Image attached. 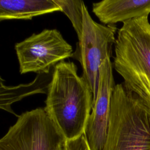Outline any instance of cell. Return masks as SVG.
I'll return each instance as SVG.
<instances>
[{"label":"cell","mask_w":150,"mask_h":150,"mask_svg":"<svg viewBox=\"0 0 150 150\" xmlns=\"http://www.w3.org/2000/svg\"><path fill=\"white\" fill-rule=\"evenodd\" d=\"M46 94L44 108L66 139L84 134L93 94L74 63L63 61L54 67Z\"/></svg>","instance_id":"6da1fadb"},{"label":"cell","mask_w":150,"mask_h":150,"mask_svg":"<svg viewBox=\"0 0 150 150\" xmlns=\"http://www.w3.org/2000/svg\"><path fill=\"white\" fill-rule=\"evenodd\" d=\"M113 66L124 86L150 108V22L148 16L123 23L115 43Z\"/></svg>","instance_id":"7a4b0ae2"},{"label":"cell","mask_w":150,"mask_h":150,"mask_svg":"<svg viewBox=\"0 0 150 150\" xmlns=\"http://www.w3.org/2000/svg\"><path fill=\"white\" fill-rule=\"evenodd\" d=\"M52 73L39 74L33 81L18 86H6L1 82V108L9 112L15 114L11 106L15 101L23 97L37 93H47Z\"/></svg>","instance_id":"30bf717a"},{"label":"cell","mask_w":150,"mask_h":150,"mask_svg":"<svg viewBox=\"0 0 150 150\" xmlns=\"http://www.w3.org/2000/svg\"><path fill=\"white\" fill-rule=\"evenodd\" d=\"M66 141L45 108H38L18 116L0 139V150H57Z\"/></svg>","instance_id":"277c9868"},{"label":"cell","mask_w":150,"mask_h":150,"mask_svg":"<svg viewBox=\"0 0 150 150\" xmlns=\"http://www.w3.org/2000/svg\"><path fill=\"white\" fill-rule=\"evenodd\" d=\"M65 150H91L85 134L71 140H66Z\"/></svg>","instance_id":"7c38bea8"},{"label":"cell","mask_w":150,"mask_h":150,"mask_svg":"<svg viewBox=\"0 0 150 150\" xmlns=\"http://www.w3.org/2000/svg\"><path fill=\"white\" fill-rule=\"evenodd\" d=\"M15 49L21 74L49 73L52 67L73 54L72 46L56 29L33 33L16 43Z\"/></svg>","instance_id":"8992f818"},{"label":"cell","mask_w":150,"mask_h":150,"mask_svg":"<svg viewBox=\"0 0 150 150\" xmlns=\"http://www.w3.org/2000/svg\"><path fill=\"white\" fill-rule=\"evenodd\" d=\"M64 145H63L61 146L60 147H59L57 150H65V149H64Z\"/></svg>","instance_id":"4fadbf2b"},{"label":"cell","mask_w":150,"mask_h":150,"mask_svg":"<svg viewBox=\"0 0 150 150\" xmlns=\"http://www.w3.org/2000/svg\"><path fill=\"white\" fill-rule=\"evenodd\" d=\"M116 30L115 25L105 26L94 21L84 4L82 34L72 57L81 64V77L93 93V104L98 91L100 69L105 59L112 57Z\"/></svg>","instance_id":"5b68a950"},{"label":"cell","mask_w":150,"mask_h":150,"mask_svg":"<svg viewBox=\"0 0 150 150\" xmlns=\"http://www.w3.org/2000/svg\"><path fill=\"white\" fill-rule=\"evenodd\" d=\"M103 150H150V108L124 83L112 93Z\"/></svg>","instance_id":"3957f363"},{"label":"cell","mask_w":150,"mask_h":150,"mask_svg":"<svg viewBox=\"0 0 150 150\" xmlns=\"http://www.w3.org/2000/svg\"><path fill=\"white\" fill-rule=\"evenodd\" d=\"M93 12L108 25L125 22L150 13V0H104L93 4Z\"/></svg>","instance_id":"ba28073f"},{"label":"cell","mask_w":150,"mask_h":150,"mask_svg":"<svg viewBox=\"0 0 150 150\" xmlns=\"http://www.w3.org/2000/svg\"><path fill=\"white\" fill-rule=\"evenodd\" d=\"M60 8V11L67 15L79 39L82 34L83 25L84 2L80 0H54Z\"/></svg>","instance_id":"8fae6325"},{"label":"cell","mask_w":150,"mask_h":150,"mask_svg":"<svg viewBox=\"0 0 150 150\" xmlns=\"http://www.w3.org/2000/svg\"><path fill=\"white\" fill-rule=\"evenodd\" d=\"M115 85L112 64L110 59L108 58L100 69L97 94L84 134L91 150H103L105 145L108 129L111 97Z\"/></svg>","instance_id":"52a82bcc"},{"label":"cell","mask_w":150,"mask_h":150,"mask_svg":"<svg viewBox=\"0 0 150 150\" xmlns=\"http://www.w3.org/2000/svg\"><path fill=\"white\" fill-rule=\"evenodd\" d=\"M55 11L60 8L54 0H1L0 20L32 19Z\"/></svg>","instance_id":"9c48e42d"}]
</instances>
